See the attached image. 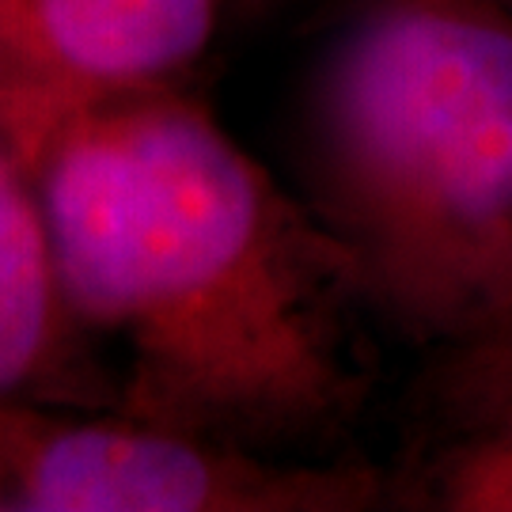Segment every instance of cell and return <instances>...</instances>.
Here are the masks:
<instances>
[{
  "label": "cell",
  "mask_w": 512,
  "mask_h": 512,
  "mask_svg": "<svg viewBox=\"0 0 512 512\" xmlns=\"http://www.w3.org/2000/svg\"><path fill=\"white\" fill-rule=\"evenodd\" d=\"M80 323L129 353L126 414L319 448L365 410V300L304 198L179 88L57 129L27 167Z\"/></svg>",
  "instance_id": "1"
},
{
  "label": "cell",
  "mask_w": 512,
  "mask_h": 512,
  "mask_svg": "<svg viewBox=\"0 0 512 512\" xmlns=\"http://www.w3.org/2000/svg\"><path fill=\"white\" fill-rule=\"evenodd\" d=\"M300 160L368 319L448 357L512 311L501 0H342L308 76Z\"/></svg>",
  "instance_id": "2"
},
{
  "label": "cell",
  "mask_w": 512,
  "mask_h": 512,
  "mask_svg": "<svg viewBox=\"0 0 512 512\" xmlns=\"http://www.w3.org/2000/svg\"><path fill=\"white\" fill-rule=\"evenodd\" d=\"M0 494L19 512H365L368 463H300L137 414L54 418L0 403Z\"/></svg>",
  "instance_id": "3"
},
{
  "label": "cell",
  "mask_w": 512,
  "mask_h": 512,
  "mask_svg": "<svg viewBox=\"0 0 512 512\" xmlns=\"http://www.w3.org/2000/svg\"><path fill=\"white\" fill-rule=\"evenodd\" d=\"M224 0H0V145L23 171L65 122L179 88Z\"/></svg>",
  "instance_id": "4"
},
{
  "label": "cell",
  "mask_w": 512,
  "mask_h": 512,
  "mask_svg": "<svg viewBox=\"0 0 512 512\" xmlns=\"http://www.w3.org/2000/svg\"><path fill=\"white\" fill-rule=\"evenodd\" d=\"M65 315L35 183L0 145V403L50 372Z\"/></svg>",
  "instance_id": "5"
},
{
  "label": "cell",
  "mask_w": 512,
  "mask_h": 512,
  "mask_svg": "<svg viewBox=\"0 0 512 512\" xmlns=\"http://www.w3.org/2000/svg\"><path fill=\"white\" fill-rule=\"evenodd\" d=\"M433 497L440 509L512 512V399L440 459Z\"/></svg>",
  "instance_id": "6"
},
{
  "label": "cell",
  "mask_w": 512,
  "mask_h": 512,
  "mask_svg": "<svg viewBox=\"0 0 512 512\" xmlns=\"http://www.w3.org/2000/svg\"><path fill=\"white\" fill-rule=\"evenodd\" d=\"M440 414L459 433L490 421L512 399V311L475 346L440 357L437 372Z\"/></svg>",
  "instance_id": "7"
},
{
  "label": "cell",
  "mask_w": 512,
  "mask_h": 512,
  "mask_svg": "<svg viewBox=\"0 0 512 512\" xmlns=\"http://www.w3.org/2000/svg\"><path fill=\"white\" fill-rule=\"evenodd\" d=\"M274 4H281V0H224V8H232V12H266Z\"/></svg>",
  "instance_id": "8"
},
{
  "label": "cell",
  "mask_w": 512,
  "mask_h": 512,
  "mask_svg": "<svg viewBox=\"0 0 512 512\" xmlns=\"http://www.w3.org/2000/svg\"><path fill=\"white\" fill-rule=\"evenodd\" d=\"M501 4H505V8H509V12H512V0H501Z\"/></svg>",
  "instance_id": "9"
},
{
  "label": "cell",
  "mask_w": 512,
  "mask_h": 512,
  "mask_svg": "<svg viewBox=\"0 0 512 512\" xmlns=\"http://www.w3.org/2000/svg\"><path fill=\"white\" fill-rule=\"evenodd\" d=\"M0 509H4V494H0Z\"/></svg>",
  "instance_id": "10"
}]
</instances>
